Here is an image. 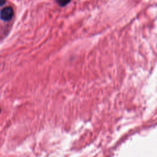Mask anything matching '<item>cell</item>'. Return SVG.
<instances>
[{
    "instance_id": "6da1fadb",
    "label": "cell",
    "mask_w": 157,
    "mask_h": 157,
    "mask_svg": "<svg viewBox=\"0 0 157 157\" xmlns=\"http://www.w3.org/2000/svg\"><path fill=\"white\" fill-rule=\"evenodd\" d=\"M14 15V10L11 7H6L3 9L0 13L1 18L5 21H9Z\"/></svg>"
},
{
    "instance_id": "3957f363",
    "label": "cell",
    "mask_w": 157,
    "mask_h": 157,
    "mask_svg": "<svg viewBox=\"0 0 157 157\" xmlns=\"http://www.w3.org/2000/svg\"><path fill=\"white\" fill-rule=\"evenodd\" d=\"M6 3V0H0V6H3Z\"/></svg>"
},
{
    "instance_id": "7a4b0ae2",
    "label": "cell",
    "mask_w": 157,
    "mask_h": 157,
    "mask_svg": "<svg viewBox=\"0 0 157 157\" xmlns=\"http://www.w3.org/2000/svg\"><path fill=\"white\" fill-rule=\"evenodd\" d=\"M71 2V0H57V3L60 5L61 6H65L69 2Z\"/></svg>"
}]
</instances>
